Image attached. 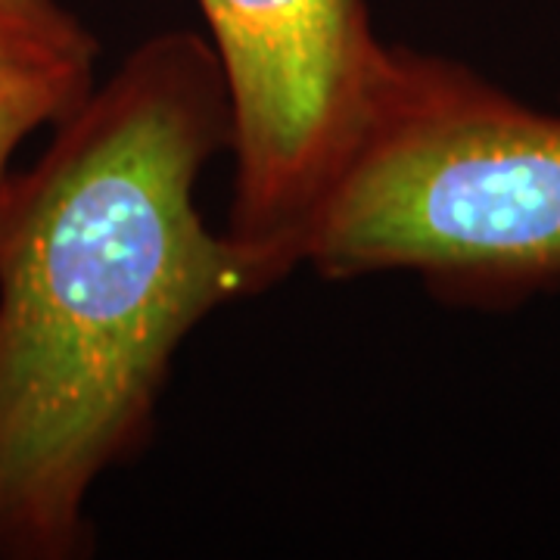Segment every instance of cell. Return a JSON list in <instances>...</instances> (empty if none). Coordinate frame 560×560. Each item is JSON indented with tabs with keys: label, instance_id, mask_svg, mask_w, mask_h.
Wrapping results in <instances>:
<instances>
[{
	"label": "cell",
	"instance_id": "obj_1",
	"mask_svg": "<svg viewBox=\"0 0 560 560\" xmlns=\"http://www.w3.org/2000/svg\"><path fill=\"white\" fill-rule=\"evenodd\" d=\"M228 150L219 57L175 28L0 175V560L91 558V492L147 452L184 340L287 280L202 219Z\"/></svg>",
	"mask_w": 560,
	"mask_h": 560
},
{
	"label": "cell",
	"instance_id": "obj_2",
	"mask_svg": "<svg viewBox=\"0 0 560 560\" xmlns=\"http://www.w3.org/2000/svg\"><path fill=\"white\" fill-rule=\"evenodd\" d=\"M324 280L418 275L514 300L560 280V116L460 62L393 44L359 140L302 241Z\"/></svg>",
	"mask_w": 560,
	"mask_h": 560
},
{
	"label": "cell",
	"instance_id": "obj_3",
	"mask_svg": "<svg viewBox=\"0 0 560 560\" xmlns=\"http://www.w3.org/2000/svg\"><path fill=\"white\" fill-rule=\"evenodd\" d=\"M231 106L224 234L290 278L389 69L368 0H197Z\"/></svg>",
	"mask_w": 560,
	"mask_h": 560
},
{
	"label": "cell",
	"instance_id": "obj_4",
	"mask_svg": "<svg viewBox=\"0 0 560 560\" xmlns=\"http://www.w3.org/2000/svg\"><path fill=\"white\" fill-rule=\"evenodd\" d=\"M97 57L0 32V175L22 140L66 119L91 94Z\"/></svg>",
	"mask_w": 560,
	"mask_h": 560
},
{
	"label": "cell",
	"instance_id": "obj_5",
	"mask_svg": "<svg viewBox=\"0 0 560 560\" xmlns=\"http://www.w3.org/2000/svg\"><path fill=\"white\" fill-rule=\"evenodd\" d=\"M0 32L50 40L69 50L101 54V44L91 35V28L72 10H66L60 0H0Z\"/></svg>",
	"mask_w": 560,
	"mask_h": 560
}]
</instances>
